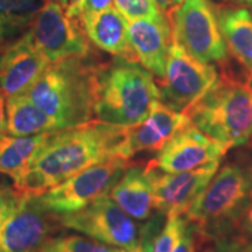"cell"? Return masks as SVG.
<instances>
[{
	"instance_id": "obj_1",
	"label": "cell",
	"mask_w": 252,
	"mask_h": 252,
	"mask_svg": "<svg viewBox=\"0 0 252 252\" xmlns=\"http://www.w3.org/2000/svg\"><path fill=\"white\" fill-rule=\"evenodd\" d=\"M127 127L93 119L50 132L25 171L13 180L14 193L37 197L89 167L121 156Z\"/></svg>"
},
{
	"instance_id": "obj_2",
	"label": "cell",
	"mask_w": 252,
	"mask_h": 252,
	"mask_svg": "<svg viewBox=\"0 0 252 252\" xmlns=\"http://www.w3.org/2000/svg\"><path fill=\"white\" fill-rule=\"evenodd\" d=\"M97 67L91 55L52 62L24 94L63 128L93 121Z\"/></svg>"
},
{
	"instance_id": "obj_3",
	"label": "cell",
	"mask_w": 252,
	"mask_h": 252,
	"mask_svg": "<svg viewBox=\"0 0 252 252\" xmlns=\"http://www.w3.org/2000/svg\"><path fill=\"white\" fill-rule=\"evenodd\" d=\"M159 102L153 75L139 62L116 58L97 67L94 118L108 124L131 127L149 117Z\"/></svg>"
},
{
	"instance_id": "obj_4",
	"label": "cell",
	"mask_w": 252,
	"mask_h": 252,
	"mask_svg": "<svg viewBox=\"0 0 252 252\" xmlns=\"http://www.w3.org/2000/svg\"><path fill=\"white\" fill-rule=\"evenodd\" d=\"M184 113L226 151L243 146L252 139V86L222 74Z\"/></svg>"
},
{
	"instance_id": "obj_5",
	"label": "cell",
	"mask_w": 252,
	"mask_h": 252,
	"mask_svg": "<svg viewBox=\"0 0 252 252\" xmlns=\"http://www.w3.org/2000/svg\"><path fill=\"white\" fill-rule=\"evenodd\" d=\"M252 191V166L230 162L213 176L185 214L202 242L234 237L236 217Z\"/></svg>"
},
{
	"instance_id": "obj_6",
	"label": "cell",
	"mask_w": 252,
	"mask_h": 252,
	"mask_svg": "<svg viewBox=\"0 0 252 252\" xmlns=\"http://www.w3.org/2000/svg\"><path fill=\"white\" fill-rule=\"evenodd\" d=\"M56 220L59 225L124 250L137 247L145 238L156 236L162 223L161 217L157 216L139 228L109 195L99 197L78 212L56 215Z\"/></svg>"
},
{
	"instance_id": "obj_7",
	"label": "cell",
	"mask_w": 252,
	"mask_h": 252,
	"mask_svg": "<svg viewBox=\"0 0 252 252\" xmlns=\"http://www.w3.org/2000/svg\"><path fill=\"white\" fill-rule=\"evenodd\" d=\"M165 15L173 41L188 54L209 64L223 63L228 58L217 9L210 0H182Z\"/></svg>"
},
{
	"instance_id": "obj_8",
	"label": "cell",
	"mask_w": 252,
	"mask_h": 252,
	"mask_svg": "<svg viewBox=\"0 0 252 252\" xmlns=\"http://www.w3.org/2000/svg\"><path fill=\"white\" fill-rule=\"evenodd\" d=\"M130 165V160L116 156L75 174L37 196L47 212L61 215L78 212L99 197L109 195Z\"/></svg>"
},
{
	"instance_id": "obj_9",
	"label": "cell",
	"mask_w": 252,
	"mask_h": 252,
	"mask_svg": "<svg viewBox=\"0 0 252 252\" xmlns=\"http://www.w3.org/2000/svg\"><path fill=\"white\" fill-rule=\"evenodd\" d=\"M215 67L188 54L173 41L163 77L158 81L159 100L178 112H184L216 83Z\"/></svg>"
},
{
	"instance_id": "obj_10",
	"label": "cell",
	"mask_w": 252,
	"mask_h": 252,
	"mask_svg": "<svg viewBox=\"0 0 252 252\" xmlns=\"http://www.w3.org/2000/svg\"><path fill=\"white\" fill-rule=\"evenodd\" d=\"M28 33L50 63L93 54L91 41L81 19L68 17L64 8L55 2H45L41 6Z\"/></svg>"
},
{
	"instance_id": "obj_11",
	"label": "cell",
	"mask_w": 252,
	"mask_h": 252,
	"mask_svg": "<svg viewBox=\"0 0 252 252\" xmlns=\"http://www.w3.org/2000/svg\"><path fill=\"white\" fill-rule=\"evenodd\" d=\"M55 223V214L47 212L37 197L17 195L0 228V252H35L50 237Z\"/></svg>"
},
{
	"instance_id": "obj_12",
	"label": "cell",
	"mask_w": 252,
	"mask_h": 252,
	"mask_svg": "<svg viewBox=\"0 0 252 252\" xmlns=\"http://www.w3.org/2000/svg\"><path fill=\"white\" fill-rule=\"evenodd\" d=\"M220 161H213L190 171L163 173L156 168L153 176L154 209L168 215H185L219 171Z\"/></svg>"
},
{
	"instance_id": "obj_13",
	"label": "cell",
	"mask_w": 252,
	"mask_h": 252,
	"mask_svg": "<svg viewBox=\"0 0 252 252\" xmlns=\"http://www.w3.org/2000/svg\"><path fill=\"white\" fill-rule=\"evenodd\" d=\"M228 152L222 145L201 132L193 124L175 134L149 161L163 173L190 171L213 161H220Z\"/></svg>"
},
{
	"instance_id": "obj_14",
	"label": "cell",
	"mask_w": 252,
	"mask_h": 252,
	"mask_svg": "<svg viewBox=\"0 0 252 252\" xmlns=\"http://www.w3.org/2000/svg\"><path fill=\"white\" fill-rule=\"evenodd\" d=\"M49 64L27 32L0 54V91L6 98L24 94Z\"/></svg>"
},
{
	"instance_id": "obj_15",
	"label": "cell",
	"mask_w": 252,
	"mask_h": 252,
	"mask_svg": "<svg viewBox=\"0 0 252 252\" xmlns=\"http://www.w3.org/2000/svg\"><path fill=\"white\" fill-rule=\"evenodd\" d=\"M189 124L191 123L184 112L172 110L159 100L145 121L127 127L119 154L130 160L140 152H159Z\"/></svg>"
},
{
	"instance_id": "obj_16",
	"label": "cell",
	"mask_w": 252,
	"mask_h": 252,
	"mask_svg": "<svg viewBox=\"0 0 252 252\" xmlns=\"http://www.w3.org/2000/svg\"><path fill=\"white\" fill-rule=\"evenodd\" d=\"M128 37L141 65L153 76L163 77L173 42L171 26L166 15L128 21Z\"/></svg>"
},
{
	"instance_id": "obj_17",
	"label": "cell",
	"mask_w": 252,
	"mask_h": 252,
	"mask_svg": "<svg viewBox=\"0 0 252 252\" xmlns=\"http://www.w3.org/2000/svg\"><path fill=\"white\" fill-rule=\"evenodd\" d=\"M84 31L94 46L116 58L139 62L128 37V21L115 6L98 12L83 13Z\"/></svg>"
},
{
	"instance_id": "obj_18",
	"label": "cell",
	"mask_w": 252,
	"mask_h": 252,
	"mask_svg": "<svg viewBox=\"0 0 252 252\" xmlns=\"http://www.w3.org/2000/svg\"><path fill=\"white\" fill-rule=\"evenodd\" d=\"M156 168L147 163H130L109 196L132 219L149 220L154 210L153 176Z\"/></svg>"
},
{
	"instance_id": "obj_19",
	"label": "cell",
	"mask_w": 252,
	"mask_h": 252,
	"mask_svg": "<svg viewBox=\"0 0 252 252\" xmlns=\"http://www.w3.org/2000/svg\"><path fill=\"white\" fill-rule=\"evenodd\" d=\"M220 33L226 49L245 69L252 81V13L245 7L223 6L217 9Z\"/></svg>"
},
{
	"instance_id": "obj_20",
	"label": "cell",
	"mask_w": 252,
	"mask_h": 252,
	"mask_svg": "<svg viewBox=\"0 0 252 252\" xmlns=\"http://www.w3.org/2000/svg\"><path fill=\"white\" fill-rule=\"evenodd\" d=\"M62 128L61 123L37 108L25 94L7 97L6 99V133L30 137Z\"/></svg>"
},
{
	"instance_id": "obj_21",
	"label": "cell",
	"mask_w": 252,
	"mask_h": 252,
	"mask_svg": "<svg viewBox=\"0 0 252 252\" xmlns=\"http://www.w3.org/2000/svg\"><path fill=\"white\" fill-rule=\"evenodd\" d=\"M49 133L30 137H17L6 132L0 133V173L13 180L17 179L27 168Z\"/></svg>"
},
{
	"instance_id": "obj_22",
	"label": "cell",
	"mask_w": 252,
	"mask_h": 252,
	"mask_svg": "<svg viewBox=\"0 0 252 252\" xmlns=\"http://www.w3.org/2000/svg\"><path fill=\"white\" fill-rule=\"evenodd\" d=\"M39 9L36 0H0V42L30 27Z\"/></svg>"
},
{
	"instance_id": "obj_23",
	"label": "cell",
	"mask_w": 252,
	"mask_h": 252,
	"mask_svg": "<svg viewBox=\"0 0 252 252\" xmlns=\"http://www.w3.org/2000/svg\"><path fill=\"white\" fill-rule=\"evenodd\" d=\"M123 249L113 248L93 238L77 235L48 237L35 252H122Z\"/></svg>"
},
{
	"instance_id": "obj_24",
	"label": "cell",
	"mask_w": 252,
	"mask_h": 252,
	"mask_svg": "<svg viewBox=\"0 0 252 252\" xmlns=\"http://www.w3.org/2000/svg\"><path fill=\"white\" fill-rule=\"evenodd\" d=\"M186 215H168L166 223L156 235L152 243V252H172L187 225Z\"/></svg>"
},
{
	"instance_id": "obj_25",
	"label": "cell",
	"mask_w": 252,
	"mask_h": 252,
	"mask_svg": "<svg viewBox=\"0 0 252 252\" xmlns=\"http://www.w3.org/2000/svg\"><path fill=\"white\" fill-rule=\"evenodd\" d=\"M113 6L127 21L143 18H159L163 15L154 0H113Z\"/></svg>"
},
{
	"instance_id": "obj_26",
	"label": "cell",
	"mask_w": 252,
	"mask_h": 252,
	"mask_svg": "<svg viewBox=\"0 0 252 252\" xmlns=\"http://www.w3.org/2000/svg\"><path fill=\"white\" fill-rule=\"evenodd\" d=\"M198 252H252V242L237 237L201 242Z\"/></svg>"
},
{
	"instance_id": "obj_27",
	"label": "cell",
	"mask_w": 252,
	"mask_h": 252,
	"mask_svg": "<svg viewBox=\"0 0 252 252\" xmlns=\"http://www.w3.org/2000/svg\"><path fill=\"white\" fill-rule=\"evenodd\" d=\"M234 236L244 241L252 242V191L241 213L236 217Z\"/></svg>"
},
{
	"instance_id": "obj_28",
	"label": "cell",
	"mask_w": 252,
	"mask_h": 252,
	"mask_svg": "<svg viewBox=\"0 0 252 252\" xmlns=\"http://www.w3.org/2000/svg\"><path fill=\"white\" fill-rule=\"evenodd\" d=\"M200 251V237H198L196 226L191 222H187V225L182 232L178 243L175 244L172 252H198Z\"/></svg>"
},
{
	"instance_id": "obj_29",
	"label": "cell",
	"mask_w": 252,
	"mask_h": 252,
	"mask_svg": "<svg viewBox=\"0 0 252 252\" xmlns=\"http://www.w3.org/2000/svg\"><path fill=\"white\" fill-rule=\"evenodd\" d=\"M17 194L13 189H5L0 187V228L6 217H7L9 210L13 206Z\"/></svg>"
},
{
	"instance_id": "obj_30",
	"label": "cell",
	"mask_w": 252,
	"mask_h": 252,
	"mask_svg": "<svg viewBox=\"0 0 252 252\" xmlns=\"http://www.w3.org/2000/svg\"><path fill=\"white\" fill-rule=\"evenodd\" d=\"M86 0H63V8L68 17L81 19Z\"/></svg>"
},
{
	"instance_id": "obj_31",
	"label": "cell",
	"mask_w": 252,
	"mask_h": 252,
	"mask_svg": "<svg viewBox=\"0 0 252 252\" xmlns=\"http://www.w3.org/2000/svg\"><path fill=\"white\" fill-rule=\"evenodd\" d=\"M113 0H86L84 4L83 13H90V12H98L112 6ZM82 13V14H83Z\"/></svg>"
},
{
	"instance_id": "obj_32",
	"label": "cell",
	"mask_w": 252,
	"mask_h": 252,
	"mask_svg": "<svg viewBox=\"0 0 252 252\" xmlns=\"http://www.w3.org/2000/svg\"><path fill=\"white\" fill-rule=\"evenodd\" d=\"M154 237H156V236L145 238L141 243L137 245V247L128 249V250H124V249H123L122 252H152V243Z\"/></svg>"
},
{
	"instance_id": "obj_33",
	"label": "cell",
	"mask_w": 252,
	"mask_h": 252,
	"mask_svg": "<svg viewBox=\"0 0 252 252\" xmlns=\"http://www.w3.org/2000/svg\"><path fill=\"white\" fill-rule=\"evenodd\" d=\"M182 0H154L158 7L162 13H167L168 11H171L172 8H174L175 6H178Z\"/></svg>"
},
{
	"instance_id": "obj_34",
	"label": "cell",
	"mask_w": 252,
	"mask_h": 252,
	"mask_svg": "<svg viewBox=\"0 0 252 252\" xmlns=\"http://www.w3.org/2000/svg\"><path fill=\"white\" fill-rule=\"evenodd\" d=\"M6 125V103L4 94L0 91V133L5 132Z\"/></svg>"
},
{
	"instance_id": "obj_35",
	"label": "cell",
	"mask_w": 252,
	"mask_h": 252,
	"mask_svg": "<svg viewBox=\"0 0 252 252\" xmlns=\"http://www.w3.org/2000/svg\"><path fill=\"white\" fill-rule=\"evenodd\" d=\"M43 2H55V4H60L63 7V0H43Z\"/></svg>"
},
{
	"instance_id": "obj_36",
	"label": "cell",
	"mask_w": 252,
	"mask_h": 252,
	"mask_svg": "<svg viewBox=\"0 0 252 252\" xmlns=\"http://www.w3.org/2000/svg\"><path fill=\"white\" fill-rule=\"evenodd\" d=\"M238 1L244 2V4H252V0H238Z\"/></svg>"
}]
</instances>
